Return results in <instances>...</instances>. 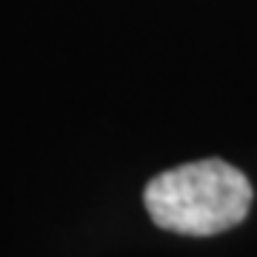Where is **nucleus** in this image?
Here are the masks:
<instances>
[{"label":"nucleus","instance_id":"f257e3e1","mask_svg":"<svg viewBox=\"0 0 257 257\" xmlns=\"http://www.w3.org/2000/svg\"><path fill=\"white\" fill-rule=\"evenodd\" d=\"M251 183L237 166L209 157L152 177L143 192L149 217L166 231L209 237L237 226L251 206Z\"/></svg>","mask_w":257,"mask_h":257}]
</instances>
